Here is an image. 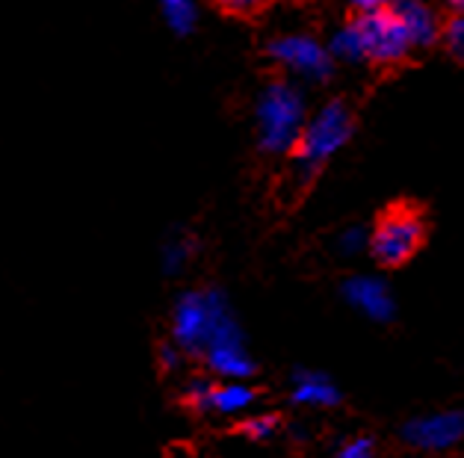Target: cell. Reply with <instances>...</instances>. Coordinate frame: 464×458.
I'll list each match as a JSON object with an SVG mask.
<instances>
[{
    "mask_svg": "<svg viewBox=\"0 0 464 458\" xmlns=\"http://www.w3.org/2000/svg\"><path fill=\"white\" fill-rule=\"evenodd\" d=\"M328 51L337 63H370V65H396L414 48L409 42L396 9L379 6L370 13H355L343 27L334 30Z\"/></svg>",
    "mask_w": 464,
    "mask_h": 458,
    "instance_id": "1",
    "label": "cell"
},
{
    "mask_svg": "<svg viewBox=\"0 0 464 458\" xmlns=\"http://www.w3.org/2000/svg\"><path fill=\"white\" fill-rule=\"evenodd\" d=\"M172 337L184 349V355H196L198 358L210 343L243 337V328L237 323L228 296L222 290H187L175 302Z\"/></svg>",
    "mask_w": 464,
    "mask_h": 458,
    "instance_id": "2",
    "label": "cell"
},
{
    "mask_svg": "<svg viewBox=\"0 0 464 458\" xmlns=\"http://www.w3.org/2000/svg\"><path fill=\"white\" fill-rule=\"evenodd\" d=\"M257 119V145L264 154H293L299 142V133L308 119L304 92L293 80H273L257 95L255 107Z\"/></svg>",
    "mask_w": 464,
    "mask_h": 458,
    "instance_id": "3",
    "label": "cell"
},
{
    "mask_svg": "<svg viewBox=\"0 0 464 458\" xmlns=\"http://www.w3.org/2000/svg\"><path fill=\"white\" fill-rule=\"evenodd\" d=\"M353 136H355L353 110H349L346 101H341V98L328 101V104H323L314 116L304 119L299 142L293 148L299 171L304 178H316L328 160L337 157V151H343Z\"/></svg>",
    "mask_w": 464,
    "mask_h": 458,
    "instance_id": "4",
    "label": "cell"
},
{
    "mask_svg": "<svg viewBox=\"0 0 464 458\" xmlns=\"http://www.w3.org/2000/svg\"><path fill=\"white\" fill-rule=\"evenodd\" d=\"M423 243H426L423 213L417 208H409V204H393V208H388L379 216L376 228L370 231L367 251L382 267L396 269L420 255Z\"/></svg>",
    "mask_w": 464,
    "mask_h": 458,
    "instance_id": "5",
    "label": "cell"
},
{
    "mask_svg": "<svg viewBox=\"0 0 464 458\" xmlns=\"http://www.w3.org/2000/svg\"><path fill=\"white\" fill-rule=\"evenodd\" d=\"M269 60L278 63L285 72L296 74L308 83H325L334 74L337 60L328 51V44L316 42L314 36H302V33H290V36H278L269 42Z\"/></svg>",
    "mask_w": 464,
    "mask_h": 458,
    "instance_id": "6",
    "label": "cell"
},
{
    "mask_svg": "<svg viewBox=\"0 0 464 458\" xmlns=\"http://www.w3.org/2000/svg\"><path fill=\"white\" fill-rule=\"evenodd\" d=\"M402 441L420 453H447L464 441V408H444L411 417L402 426Z\"/></svg>",
    "mask_w": 464,
    "mask_h": 458,
    "instance_id": "7",
    "label": "cell"
},
{
    "mask_svg": "<svg viewBox=\"0 0 464 458\" xmlns=\"http://www.w3.org/2000/svg\"><path fill=\"white\" fill-rule=\"evenodd\" d=\"M341 293L349 307H355L361 317L372 319V323H391L396 317L393 290L376 275H353L343 281Z\"/></svg>",
    "mask_w": 464,
    "mask_h": 458,
    "instance_id": "8",
    "label": "cell"
},
{
    "mask_svg": "<svg viewBox=\"0 0 464 458\" xmlns=\"http://www.w3.org/2000/svg\"><path fill=\"white\" fill-rule=\"evenodd\" d=\"M198 358L205 361V366L213 375H217V379H248V375L257 370L255 358L248 355L246 335L210 343V346L201 352Z\"/></svg>",
    "mask_w": 464,
    "mask_h": 458,
    "instance_id": "9",
    "label": "cell"
},
{
    "mask_svg": "<svg viewBox=\"0 0 464 458\" xmlns=\"http://www.w3.org/2000/svg\"><path fill=\"white\" fill-rule=\"evenodd\" d=\"M391 6L400 15L414 51H426L440 42V24L444 21L438 18V13L426 0H391Z\"/></svg>",
    "mask_w": 464,
    "mask_h": 458,
    "instance_id": "10",
    "label": "cell"
},
{
    "mask_svg": "<svg viewBox=\"0 0 464 458\" xmlns=\"http://www.w3.org/2000/svg\"><path fill=\"white\" fill-rule=\"evenodd\" d=\"M341 387H337L325 373L316 370H296L293 373L290 403L302 408H334L341 405Z\"/></svg>",
    "mask_w": 464,
    "mask_h": 458,
    "instance_id": "11",
    "label": "cell"
},
{
    "mask_svg": "<svg viewBox=\"0 0 464 458\" xmlns=\"http://www.w3.org/2000/svg\"><path fill=\"white\" fill-rule=\"evenodd\" d=\"M255 399H257L255 387L246 379H222L213 382L210 411H217V414H240V411L255 405Z\"/></svg>",
    "mask_w": 464,
    "mask_h": 458,
    "instance_id": "12",
    "label": "cell"
},
{
    "mask_svg": "<svg viewBox=\"0 0 464 458\" xmlns=\"http://www.w3.org/2000/svg\"><path fill=\"white\" fill-rule=\"evenodd\" d=\"M166 24L178 36H189L192 27L198 24V0H160Z\"/></svg>",
    "mask_w": 464,
    "mask_h": 458,
    "instance_id": "13",
    "label": "cell"
},
{
    "mask_svg": "<svg viewBox=\"0 0 464 458\" xmlns=\"http://www.w3.org/2000/svg\"><path fill=\"white\" fill-rule=\"evenodd\" d=\"M438 44H444L450 60L464 65V13H452L444 24H440V42Z\"/></svg>",
    "mask_w": 464,
    "mask_h": 458,
    "instance_id": "14",
    "label": "cell"
},
{
    "mask_svg": "<svg viewBox=\"0 0 464 458\" xmlns=\"http://www.w3.org/2000/svg\"><path fill=\"white\" fill-rule=\"evenodd\" d=\"M196 251V239H189V237H184V234H178V237H172L169 243L163 246V269L169 272V275H175V272H180V267L189 260V255Z\"/></svg>",
    "mask_w": 464,
    "mask_h": 458,
    "instance_id": "15",
    "label": "cell"
},
{
    "mask_svg": "<svg viewBox=\"0 0 464 458\" xmlns=\"http://www.w3.org/2000/svg\"><path fill=\"white\" fill-rule=\"evenodd\" d=\"M240 432L246 434L248 441H257V443L273 441L276 432H278V417H273V414H255V417H248L243 423Z\"/></svg>",
    "mask_w": 464,
    "mask_h": 458,
    "instance_id": "16",
    "label": "cell"
},
{
    "mask_svg": "<svg viewBox=\"0 0 464 458\" xmlns=\"http://www.w3.org/2000/svg\"><path fill=\"white\" fill-rule=\"evenodd\" d=\"M210 391H213V382L210 379H201V375L189 379L187 387H184L187 405L196 408V411H210Z\"/></svg>",
    "mask_w": 464,
    "mask_h": 458,
    "instance_id": "17",
    "label": "cell"
},
{
    "mask_svg": "<svg viewBox=\"0 0 464 458\" xmlns=\"http://www.w3.org/2000/svg\"><path fill=\"white\" fill-rule=\"evenodd\" d=\"M367 239H370L367 228L349 225V228H343V234L337 237V246H341L343 255H361V251H367Z\"/></svg>",
    "mask_w": 464,
    "mask_h": 458,
    "instance_id": "18",
    "label": "cell"
},
{
    "mask_svg": "<svg viewBox=\"0 0 464 458\" xmlns=\"http://www.w3.org/2000/svg\"><path fill=\"white\" fill-rule=\"evenodd\" d=\"M372 453H376V441L370 434H358V438L337 446V455L341 458H370Z\"/></svg>",
    "mask_w": 464,
    "mask_h": 458,
    "instance_id": "19",
    "label": "cell"
},
{
    "mask_svg": "<svg viewBox=\"0 0 464 458\" xmlns=\"http://www.w3.org/2000/svg\"><path fill=\"white\" fill-rule=\"evenodd\" d=\"M157 358H160L163 370H178L180 358H184V349H180L178 343H163L160 352H157Z\"/></svg>",
    "mask_w": 464,
    "mask_h": 458,
    "instance_id": "20",
    "label": "cell"
},
{
    "mask_svg": "<svg viewBox=\"0 0 464 458\" xmlns=\"http://www.w3.org/2000/svg\"><path fill=\"white\" fill-rule=\"evenodd\" d=\"M217 4L228 9V13L248 15V13H257V9L266 4V0H217Z\"/></svg>",
    "mask_w": 464,
    "mask_h": 458,
    "instance_id": "21",
    "label": "cell"
},
{
    "mask_svg": "<svg viewBox=\"0 0 464 458\" xmlns=\"http://www.w3.org/2000/svg\"><path fill=\"white\" fill-rule=\"evenodd\" d=\"M355 13H370V9H379V6H388L391 0H349Z\"/></svg>",
    "mask_w": 464,
    "mask_h": 458,
    "instance_id": "22",
    "label": "cell"
},
{
    "mask_svg": "<svg viewBox=\"0 0 464 458\" xmlns=\"http://www.w3.org/2000/svg\"><path fill=\"white\" fill-rule=\"evenodd\" d=\"M450 13H464V0H447Z\"/></svg>",
    "mask_w": 464,
    "mask_h": 458,
    "instance_id": "23",
    "label": "cell"
}]
</instances>
